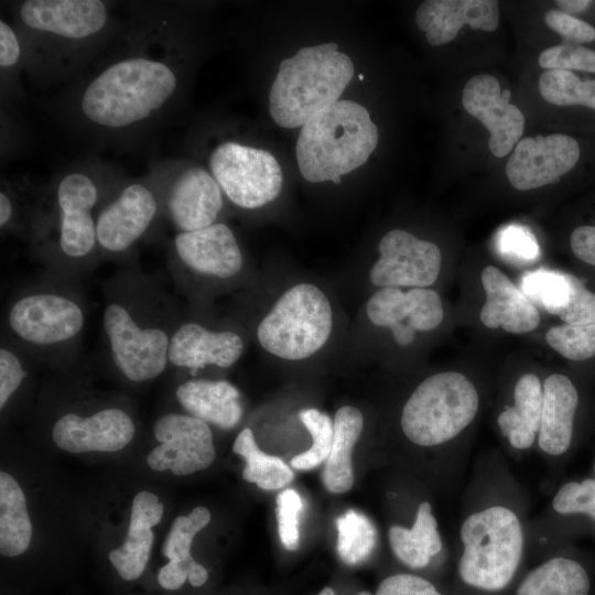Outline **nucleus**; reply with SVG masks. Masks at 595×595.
<instances>
[{
    "label": "nucleus",
    "instance_id": "obj_32",
    "mask_svg": "<svg viewBox=\"0 0 595 595\" xmlns=\"http://www.w3.org/2000/svg\"><path fill=\"white\" fill-rule=\"evenodd\" d=\"M364 428L361 412L351 405L339 408L334 418V437L325 461L323 483L334 494L346 493L354 485L351 452Z\"/></svg>",
    "mask_w": 595,
    "mask_h": 595
},
{
    "label": "nucleus",
    "instance_id": "obj_36",
    "mask_svg": "<svg viewBox=\"0 0 595 595\" xmlns=\"http://www.w3.org/2000/svg\"><path fill=\"white\" fill-rule=\"evenodd\" d=\"M336 527L337 552L342 561L349 565L365 562L377 544V529L371 520L349 509L336 519Z\"/></svg>",
    "mask_w": 595,
    "mask_h": 595
},
{
    "label": "nucleus",
    "instance_id": "obj_42",
    "mask_svg": "<svg viewBox=\"0 0 595 595\" xmlns=\"http://www.w3.org/2000/svg\"><path fill=\"white\" fill-rule=\"evenodd\" d=\"M497 248L504 257L521 262L532 261L540 253L534 236L520 225L502 228L497 237Z\"/></svg>",
    "mask_w": 595,
    "mask_h": 595
},
{
    "label": "nucleus",
    "instance_id": "obj_52",
    "mask_svg": "<svg viewBox=\"0 0 595 595\" xmlns=\"http://www.w3.org/2000/svg\"><path fill=\"white\" fill-rule=\"evenodd\" d=\"M358 78H359L360 80H364V75H363V74H358Z\"/></svg>",
    "mask_w": 595,
    "mask_h": 595
},
{
    "label": "nucleus",
    "instance_id": "obj_50",
    "mask_svg": "<svg viewBox=\"0 0 595 595\" xmlns=\"http://www.w3.org/2000/svg\"><path fill=\"white\" fill-rule=\"evenodd\" d=\"M318 595H335L334 591L331 587H324Z\"/></svg>",
    "mask_w": 595,
    "mask_h": 595
},
{
    "label": "nucleus",
    "instance_id": "obj_19",
    "mask_svg": "<svg viewBox=\"0 0 595 595\" xmlns=\"http://www.w3.org/2000/svg\"><path fill=\"white\" fill-rule=\"evenodd\" d=\"M509 97V90L501 93L499 82L489 74L472 77L463 89V107L487 128L488 147L497 158L510 153L524 129V116Z\"/></svg>",
    "mask_w": 595,
    "mask_h": 595
},
{
    "label": "nucleus",
    "instance_id": "obj_10",
    "mask_svg": "<svg viewBox=\"0 0 595 595\" xmlns=\"http://www.w3.org/2000/svg\"><path fill=\"white\" fill-rule=\"evenodd\" d=\"M7 322L15 338L41 350L73 343L85 325L82 303L66 291L53 288L32 290L15 299Z\"/></svg>",
    "mask_w": 595,
    "mask_h": 595
},
{
    "label": "nucleus",
    "instance_id": "obj_11",
    "mask_svg": "<svg viewBox=\"0 0 595 595\" xmlns=\"http://www.w3.org/2000/svg\"><path fill=\"white\" fill-rule=\"evenodd\" d=\"M208 171L224 195L240 208L262 207L281 193V166L263 149L237 141L220 142L208 155Z\"/></svg>",
    "mask_w": 595,
    "mask_h": 595
},
{
    "label": "nucleus",
    "instance_id": "obj_13",
    "mask_svg": "<svg viewBox=\"0 0 595 595\" xmlns=\"http://www.w3.org/2000/svg\"><path fill=\"white\" fill-rule=\"evenodd\" d=\"M585 531H595V476L562 483L545 508L529 518L530 563L570 547Z\"/></svg>",
    "mask_w": 595,
    "mask_h": 595
},
{
    "label": "nucleus",
    "instance_id": "obj_5",
    "mask_svg": "<svg viewBox=\"0 0 595 595\" xmlns=\"http://www.w3.org/2000/svg\"><path fill=\"white\" fill-rule=\"evenodd\" d=\"M336 43L302 47L283 60L269 93V111L283 128L303 127L337 102L354 76Z\"/></svg>",
    "mask_w": 595,
    "mask_h": 595
},
{
    "label": "nucleus",
    "instance_id": "obj_29",
    "mask_svg": "<svg viewBox=\"0 0 595 595\" xmlns=\"http://www.w3.org/2000/svg\"><path fill=\"white\" fill-rule=\"evenodd\" d=\"M163 511V504L151 491L142 490L133 497L126 539L108 554L122 580L136 581L143 574L154 540L152 528L161 521Z\"/></svg>",
    "mask_w": 595,
    "mask_h": 595
},
{
    "label": "nucleus",
    "instance_id": "obj_41",
    "mask_svg": "<svg viewBox=\"0 0 595 595\" xmlns=\"http://www.w3.org/2000/svg\"><path fill=\"white\" fill-rule=\"evenodd\" d=\"M303 502L294 489H285L277 496L278 532L283 547L294 551L299 548V516Z\"/></svg>",
    "mask_w": 595,
    "mask_h": 595
},
{
    "label": "nucleus",
    "instance_id": "obj_6",
    "mask_svg": "<svg viewBox=\"0 0 595 595\" xmlns=\"http://www.w3.org/2000/svg\"><path fill=\"white\" fill-rule=\"evenodd\" d=\"M378 143V128L368 110L351 100H338L306 122L295 153L302 176L312 183L332 181L359 167Z\"/></svg>",
    "mask_w": 595,
    "mask_h": 595
},
{
    "label": "nucleus",
    "instance_id": "obj_37",
    "mask_svg": "<svg viewBox=\"0 0 595 595\" xmlns=\"http://www.w3.org/2000/svg\"><path fill=\"white\" fill-rule=\"evenodd\" d=\"M573 280L571 274L540 269L522 277L521 291L534 305L555 315L567 303Z\"/></svg>",
    "mask_w": 595,
    "mask_h": 595
},
{
    "label": "nucleus",
    "instance_id": "obj_9",
    "mask_svg": "<svg viewBox=\"0 0 595 595\" xmlns=\"http://www.w3.org/2000/svg\"><path fill=\"white\" fill-rule=\"evenodd\" d=\"M105 173L93 163L77 164L53 183L56 247L69 261H84L99 249L95 210L117 184Z\"/></svg>",
    "mask_w": 595,
    "mask_h": 595
},
{
    "label": "nucleus",
    "instance_id": "obj_15",
    "mask_svg": "<svg viewBox=\"0 0 595 595\" xmlns=\"http://www.w3.org/2000/svg\"><path fill=\"white\" fill-rule=\"evenodd\" d=\"M153 435L159 445L148 453L147 464L155 472L191 475L207 468L215 459L208 423L190 414L161 415L154 422Z\"/></svg>",
    "mask_w": 595,
    "mask_h": 595
},
{
    "label": "nucleus",
    "instance_id": "obj_34",
    "mask_svg": "<svg viewBox=\"0 0 595 595\" xmlns=\"http://www.w3.org/2000/svg\"><path fill=\"white\" fill-rule=\"evenodd\" d=\"M232 451L246 461L242 478L264 490H274L290 484L294 477L291 468L279 457L262 452L249 428L237 435Z\"/></svg>",
    "mask_w": 595,
    "mask_h": 595
},
{
    "label": "nucleus",
    "instance_id": "obj_40",
    "mask_svg": "<svg viewBox=\"0 0 595 595\" xmlns=\"http://www.w3.org/2000/svg\"><path fill=\"white\" fill-rule=\"evenodd\" d=\"M547 71H569L595 75V48L588 45L561 43L545 48L538 58Z\"/></svg>",
    "mask_w": 595,
    "mask_h": 595
},
{
    "label": "nucleus",
    "instance_id": "obj_27",
    "mask_svg": "<svg viewBox=\"0 0 595 595\" xmlns=\"http://www.w3.org/2000/svg\"><path fill=\"white\" fill-rule=\"evenodd\" d=\"M486 300L480 321L488 328L501 327L511 334L536 329L540 323L537 306L498 268L487 266L480 275Z\"/></svg>",
    "mask_w": 595,
    "mask_h": 595
},
{
    "label": "nucleus",
    "instance_id": "obj_33",
    "mask_svg": "<svg viewBox=\"0 0 595 595\" xmlns=\"http://www.w3.org/2000/svg\"><path fill=\"white\" fill-rule=\"evenodd\" d=\"M32 522L20 484L7 472L0 473V553L7 558L23 554L32 540Z\"/></svg>",
    "mask_w": 595,
    "mask_h": 595
},
{
    "label": "nucleus",
    "instance_id": "obj_26",
    "mask_svg": "<svg viewBox=\"0 0 595 595\" xmlns=\"http://www.w3.org/2000/svg\"><path fill=\"white\" fill-rule=\"evenodd\" d=\"M589 565L572 548L531 563L509 595H592Z\"/></svg>",
    "mask_w": 595,
    "mask_h": 595
},
{
    "label": "nucleus",
    "instance_id": "obj_23",
    "mask_svg": "<svg viewBox=\"0 0 595 595\" xmlns=\"http://www.w3.org/2000/svg\"><path fill=\"white\" fill-rule=\"evenodd\" d=\"M543 381L532 372L515 381L510 398L496 415V425L509 455L519 459L537 447L542 413Z\"/></svg>",
    "mask_w": 595,
    "mask_h": 595
},
{
    "label": "nucleus",
    "instance_id": "obj_30",
    "mask_svg": "<svg viewBox=\"0 0 595 595\" xmlns=\"http://www.w3.org/2000/svg\"><path fill=\"white\" fill-rule=\"evenodd\" d=\"M388 540L393 555L412 571H422L432 565L448 569L451 565L433 506L428 499L420 500L412 529L390 526Z\"/></svg>",
    "mask_w": 595,
    "mask_h": 595
},
{
    "label": "nucleus",
    "instance_id": "obj_28",
    "mask_svg": "<svg viewBox=\"0 0 595 595\" xmlns=\"http://www.w3.org/2000/svg\"><path fill=\"white\" fill-rule=\"evenodd\" d=\"M209 521V510L202 506L194 508L188 516H178L174 519L162 549L169 562L160 567L156 575L162 588L176 591L185 582H190L194 587L206 583L208 572L193 559L191 548L196 533Z\"/></svg>",
    "mask_w": 595,
    "mask_h": 595
},
{
    "label": "nucleus",
    "instance_id": "obj_49",
    "mask_svg": "<svg viewBox=\"0 0 595 595\" xmlns=\"http://www.w3.org/2000/svg\"><path fill=\"white\" fill-rule=\"evenodd\" d=\"M559 10L569 14L578 17L582 15L592 7V0H558L555 1Z\"/></svg>",
    "mask_w": 595,
    "mask_h": 595
},
{
    "label": "nucleus",
    "instance_id": "obj_8",
    "mask_svg": "<svg viewBox=\"0 0 595 595\" xmlns=\"http://www.w3.org/2000/svg\"><path fill=\"white\" fill-rule=\"evenodd\" d=\"M102 327L111 360L129 381L147 382L166 369L173 332L145 309L128 300H110L104 310Z\"/></svg>",
    "mask_w": 595,
    "mask_h": 595
},
{
    "label": "nucleus",
    "instance_id": "obj_3",
    "mask_svg": "<svg viewBox=\"0 0 595 595\" xmlns=\"http://www.w3.org/2000/svg\"><path fill=\"white\" fill-rule=\"evenodd\" d=\"M24 67L36 80L60 82L91 61L117 34L110 4L100 0H26L14 13Z\"/></svg>",
    "mask_w": 595,
    "mask_h": 595
},
{
    "label": "nucleus",
    "instance_id": "obj_14",
    "mask_svg": "<svg viewBox=\"0 0 595 595\" xmlns=\"http://www.w3.org/2000/svg\"><path fill=\"white\" fill-rule=\"evenodd\" d=\"M160 214V201L149 178L117 184L97 213L98 248L113 255L128 251Z\"/></svg>",
    "mask_w": 595,
    "mask_h": 595
},
{
    "label": "nucleus",
    "instance_id": "obj_43",
    "mask_svg": "<svg viewBox=\"0 0 595 595\" xmlns=\"http://www.w3.org/2000/svg\"><path fill=\"white\" fill-rule=\"evenodd\" d=\"M544 21L563 39V43L588 46L595 43V25L584 19L552 9L545 13Z\"/></svg>",
    "mask_w": 595,
    "mask_h": 595
},
{
    "label": "nucleus",
    "instance_id": "obj_16",
    "mask_svg": "<svg viewBox=\"0 0 595 595\" xmlns=\"http://www.w3.org/2000/svg\"><path fill=\"white\" fill-rule=\"evenodd\" d=\"M583 159L580 140L566 133L522 138L506 164L510 184L519 191L558 183Z\"/></svg>",
    "mask_w": 595,
    "mask_h": 595
},
{
    "label": "nucleus",
    "instance_id": "obj_53",
    "mask_svg": "<svg viewBox=\"0 0 595 595\" xmlns=\"http://www.w3.org/2000/svg\"><path fill=\"white\" fill-rule=\"evenodd\" d=\"M592 595H595V592H593V594H592Z\"/></svg>",
    "mask_w": 595,
    "mask_h": 595
},
{
    "label": "nucleus",
    "instance_id": "obj_35",
    "mask_svg": "<svg viewBox=\"0 0 595 595\" xmlns=\"http://www.w3.org/2000/svg\"><path fill=\"white\" fill-rule=\"evenodd\" d=\"M541 96L551 105L595 113V75L545 71L538 82Z\"/></svg>",
    "mask_w": 595,
    "mask_h": 595
},
{
    "label": "nucleus",
    "instance_id": "obj_24",
    "mask_svg": "<svg viewBox=\"0 0 595 595\" xmlns=\"http://www.w3.org/2000/svg\"><path fill=\"white\" fill-rule=\"evenodd\" d=\"M244 350L242 338L231 331H212L195 322L177 326L170 339L169 364L186 368L195 375L213 365L232 366Z\"/></svg>",
    "mask_w": 595,
    "mask_h": 595
},
{
    "label": "nucleus",
    "instance_id": "obj_22",
    "mask_svg": "<svg viewBox=\"0 0 595 595\" xmlns=\"http://www.w3.org/2000/svg\"><path fill=\"white\" fill-rule=\"evenodd\" d=\"M172 248L180 263L199 275L230 279L242 268V253L235 234L223 223L177 232Z\"/></svg>",
    "mask_w": 595,
    "mask_h": 595
},
{
    "label": "nucleus",
    "instance_id": "obj_47",
    "mask_svg": "<svg viewBox=\"0 0 595 595\" xmlns=\"http://www.w3.org/2000/svg\"><path fill=\"white\" fill-rule=\"evenodd\" d=\"M26 376L17 353L8 347L0 349V408L3 409Z\"/></svg>",
    "mask_w": 595,
    "mask_h": 595
},
{
    "label": "nucleus",
    "instance_id": "obj_18",
    "mask_svg": "<svg viewBox=\"0 0 595 595\" xmlns=\"http://www.w3.org/2000/svg\"><path fill=\"white\" fill-rule=\"evenodd\" d=\"M367 316L378 327H389L400 346H408L414 333L436 328L444 312L440 295L431 289L381 288L368 300Z\"/></svg>",
    "mask_w": 595,
    "mask_h": 595
},
{
    "label": "nucleus",
    "instance_id": "obj_46",
    "mask_svg": "<svg viewBox=\"0 0 595 595\" xmlns=\"http://www.w3.org/2000/svg\"><path fill=\"white\" fill-rule=\"evenodd\" d=\"M24 67V50L22 41L7 21H0V69L2 78L12 76Z\"/></svg>",
    "mask_w": 595,
    "mask_h": 595
},
{
    "label": "nucleus",
    "instance_id": "obj_7",
    "mask_svg": "<svg viewBox=\"0 0 595 595\" xmlns=\"http://www.w3.org/2000/svg\"><path fill=\"white\" fill-rule=\"evenodd\" d=\"M333 327L329 301L311 283L286 290L259 323L257 337L270 354L288 360L307 358L327 342Z\"/></svg>",
    "mask_w": 595,
    "mask_h": 595
},
{
    "label": "nucleus",
    "instance_id": "obj_39",
    "mask_svg": "<svg viewBox=\"0 0 595 595\" xmlns=\"http://www.w3.org/2000/svg\"><path fill=\"white\" fill-rule=\"evenodd\" d=\"M545 340L566 359L586 360L595 356V323L553 326L548 329Z\"/></svg>",
    "mask_w": 595,
    "mask_h": 595
},
{
    "label": "nucleus",
    "instance_id": "obj_21",
    "mask_svg": "<svg viewBox=\"0 0 595 595\" xmlns=\"http://www.w3.org/2000/svg\"><path fill=\"white\" fill-rule=\"evenodd\" d=\"M580 392L563 374L543 380V402L536 450L551 468H558L571 456L575 441V420Z\"/></svg>",
    "mask_w": 595,
    "mask_h": 595
},
{
    "label": "nucleus",
    "instance_id": "obj_44",
    "mask_svg": "<svg viewBox=\"0 0 595 595\" xmlns=\"http://www.w3.org/2000/svg\"><path fill=\"white\" fill-rule=\"evenodd\" d=\"M375 595H446L440 584L415 573H394L382 580Z\"/></svg>",
    "mask_w": 595,
    "mask_h": 595
},
{
    "label": "nucleus",
    "instance_id": "obj_20",
    "mask_svg": "<svg viewBox=\"0 0 595 595\" xmlns=\"http://www.w3.org/2000/svg\"><path fill=\"white\" fill-rule=\"evenodd\" d=\"M136 433L132 418L122 409L105 408L89 415L68 412L60 416L51 432L54 444L68 453L118 452Z\"/></svg>",
    "mask_w": 595,
    "mask_h": 595
},
{
    "label": "nucleus",
    "instance_id": "obj_1",
    "mask_svg": "<svg viewBox=\"0 0 595 595\" xmlns=\"http://www.w3.org/2000/svg\"><path fill=\"white\" fill-rule=\"evenodd\" d=\"M116 46L71 97V112L93 134L144 132L173 110L181 91L171 13L152 14L118 33Z\"/></svg>",
    "mask_w": 595,
    "mask_h": 595
},
{
    "label": "nucleus",
    "instance_id": "obj_2",
    "mask_svg": "<svg viewBox=\"0 0 595 595\" xmlns=\"http://www.w3.org/2000/svg\"><path fill=\"white\" fill-rule=\"evenodd\" d=\"M530 499L497 450L477 455L464 489L446 595H509L530 565Z\"/></svg>",
    "mask_w": 595,
    "mask_h": 595
},
{
    "label": "nucleus",
    "instance_id": "obj_4",
    "mask_svg": "<svg viewBox=\"0 0 595 595\" xmlns=\"http://www.w3.org/2000/svg\"><path fill=\"white\" fill-rule=\"evenodd\" d=\"M482 408L476 383L458 371H442L422 380L404 402L400 429L420 450L436 453L437 476L458 485L468 461L466 434Z\"/></svg>",
    "mask_w": 595,
    "mask_h": 595
},
{
    "label": "nucleus",
    "instance_id": "obj_17",
    "mask_svg": "<svg viewBox=\"0 0 595 595\" xmlns=\"http://www.w3.org/2000/svg\"><path fill=\"white\" fill-rule=\"evenodd\" d=\"M379 259L370 269L369 279L381 288H426L439 277L442 255L431 241L393 229L378 245Z\"/></svg>",
    "mask_w": 595,
    "mask_h": 595
},
{
    "label": "nucleus",
    "instance_id": "obj_51",
    "mask_svg": "<svg viewBox=\"0 0 595 595\" xmlns=\"http://www.w3.org/2000/svg\"><path fill=\"white\" fill-rule=\"evenodd\" d=\"M357 595H372V594L367 591H361Z\"/></svg>",
    "mask_w": 595,
    "mask_h": 595
},
{
    "label": "nucleus",
    "instance_id": "obj_25",
    "mask_svg": "<svg viewBox=\"0 0 595 595\" xmlns=\"http://www.w3.org/2000/svg\"><path fill=\"white\" fill-rule=\"evenodd\" d=\"M415 23L433 45L452 42L463 25L491 32L499 24V7L494 0H426L415 12Z\"/></svg>",
    "mask_w": 595,
    "mask_h": 595
},
{
    "label": "nucleus",
    "instance_id": "obj_38",
    "mask_svg": "<svg viewBox=\"0 0 595 595\" xmlns=\"http://www.w3.org/2000/svg\"><path fill=\"white\" fill-rule=\"evenodd\" d=\"M300 420L312 435V446L294 456L291 465L301 470H309L325 462L331 453L334 437V422L316 409H305L299 414Z\"/></svg>",
    "mask_w": 595,
    "mask_h": 595
},
{
    "label": "nucleus",
    "instance_id": "obj_48",
    "mask_svg": "<svg viewBox=\"0 0 595 595\" xmlns=\"http://www.w3.org/2000/svg\"><path fill=\"white\" fill-rule=\"evenodd\" d=\"M573 255L581 261L595 267V225H582L570 236Z\"/></svg>",
    "mask_w": 595,
    "mask_h": 595
},
{
    "label": "nucleus",
    "instance_id": "obj_12",
    "mask_svg": "<svg viewBox=\"0 0 595 595\" xmlns=\"http://www.w3.org/2000/svg\"><path fill=\"white\" fill-rule=\"evenodd\" d=\"M161 205L178 232L208 227L224 206V193L210 172L193 162L170 163L151 173Z\"/></svg>",
    "mask_w": 595,
    "mask_h": 595
},
{
    "label": "nucleus",
    "instance_id": "obj_45",
    "mask_svg": "<svg viewBox=\"0 0 595 595\" xmlns=\"http://www.w3.org/2000/svg\"><path fill=\"white\" fill-rule=\"evenodd\" d=\"M555 315L569 325L595 323V293L574 277L569 301Z\"/></svg>",
    "mask_w": 595,
    "mask_h": 595
},
{
    "label": "nucleus",
    "instance_id": "obj_31",
    "mask_svg": "<svg viewBox=\"0 0 595 595\" xmlns=\"http://www.w3.org/2000/svg\"><path fill=\"white\" fill-rule=\"evenodd\" d=\"M239 397L238 389L226 380L190 379L176 389V399L187 414L221 429L239 423Z\"/></svg>",
    "mask_w": 595,
    "mask_h": 595
}]
</instances>
